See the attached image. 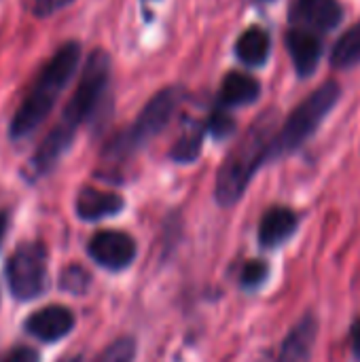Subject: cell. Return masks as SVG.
<instances>
[{"label": "cell", "mask_w": 360, "mask_h": 362, "mask_svg": "<svg viewBox=\"0 0 360 362\" xmlns=\"http://www.w3.org/2000/svg\"><path fill=\"white\" fill-rule=\"evenodd\" d=\"M108 78H110V57L104 51H93L83 68L81 81L72 98L68 100L62 112V121L51 129V134L45 138V142L38 146L36 155L32 157L34 174L38 176L47 174L59 161V157L68 151L79 125H83L91 117L95 106L100 104L106 91Z\"/></svg>", "instance_id": "cell-1"}, {"label": "cell", "mask_w": 360, "mask_h": 362, "mask_svg": "<svg viewBox=\"0 0 360 362\" xmlns=\"http://www.w3.org/2000/svg\"><path fill=\"white\" fill-rule=\"evenodd\" d=\"M276 112L267 110L263 112L240 138V142L227 153L225 161L221 163L219 176H216V187H214V197L221 208H231L236 206L257 170L269 161L272 144L278 134L276 129Z\"/></svg>", "instance_id": "cell-2"}, {"label": "cell", "mask_w": 360, "mask_h": 362, "mask_svg": "<svg viewBox=\"0 0 360 362\" xmlns=\"http://www.w3.org/2000/svg\"><path fill=\"white\" fill-rule=\"evenodd\" d=\"M79 59H81L79 42H66L45 64V68L40 70L38 78L34 81L32 89L28 91L25 100L21 102L8 125V136L13 140H21L30 136L45 121V117L55 106L59 93L74 76L79 68Z\"/></svg>", "instance_id": "cell-3"}, {"label": "cell", "mask_w": 360, "mask_h": 362, "mask_svg": "<svg viewBox=\"0 0 360 362\" xmlns=\"http://www.w3.org/2000/svg\"><path fill=\"white\" fill-rule=\"evenodd\" d=\"M339 95H342V89L335 81H329L320 85L316 91H312L278 129L274 144H272L269 161L280 159L289 153H295L308 138H312V134L318 129V125L337 104Z\"/></svg>", "instance_id": "cell-4"}, {"label": "cell", "mask_w": 360, "mask_h": 362, "mask_svg": "<svg viewBox=\"0 0 360 362\" xmlns=\"http://www.w3.org/2000/svg\"><path fill=\"white\" fill-rule=\"evenodd\" d=\"M185 89L182 87H166L159 93H155L146 106L140 110L138 119L134 121V125L129 129H125L123 134H119L106 148L108 157L121 159L132 155L134 151H138L140 146H144L153 136H157L172 119V115L176 112L180 100H182Z\"/></svg>", "instance_id": "cell-5"}, {"label": "cell", "mask_w": 360, "mask_h": 362, "mask_svg": "<svg viewBox=\"0 0 360 362\" xmlns=\"http://www.w3.org/2000/svg\"><path fill=\"white\" fill-rule=\"evenodd\" d=\"M6 282L15 299L30 301L45 293L47 288V250L42 244H21L8 257Z\"/></svg>", "instance_id": "cell-6"}, {"label": "cell", "mask_w": 360, "mask_h": 362, "mask_svg": "<svg viewBox=\"0 0 360 362\" xmlns=\"http://www.w3.org/2000/svg\"><path fill=\"white\" fill-rule=\"evenodd\" d=\"M89 257L104 269L121 272L136 259V240L125 231H98L87 246Z\"/></svg>", "instance_id": "cell-7"}, {"label": "cell", "mask_w": 360, "mask_h": 362, "mask_svg": "<svg viewBox=\"0 0 360 362\" xmlns=\"http://www.w3.org/2000/svg\"><path fill=\"white\" fill-rule=\"evenodd\" d=\"M72 329H74V314L64 305L40 308L25 320V331L45 344L64 339Z\"/></svg>", "instance_id": "cell-8"}, {"label": "cell", "mask_w": 360, "mask_h": 362, "mask_svg": "<svg viewBox=\"0 0 360 362\" xmlns=\"http://www.w3.org/2000/svg\"><path fill=\"white\" fill-rule=\"evenodd\" d=\"M318 337V320L314 314H306L286 335L278 362H312Z\"/></svg>", "instance_id": "cell-9"}, {"label": "cell", "mask_w": 360, "mask_h": 362, "mask_svg": "<svg viewBox=\"0 0 360 362\" xmlns=\"http://www.w3.org/2000/svg\"><path fill=\"white\" fill-rule=\"evenodd\" d=\"M299 216L284 206L269 208L259 223V244L263 248H278L295 235Z\"/></svg>", "instance_id": "cell-10"}, {"label": "cell", "mask_w": 360, "mask_h": 362, "mask_svg": "<svg viewBox=\"0 0 360 362\" xmlns=\"http://www.w3.org/2000/svg\"><path fill=\"white\" fill-rule=\"evenodd\" d=\"M125 199L117 193H108V191H100V189H81V193L76 195L74 202V210L76 216L83 221H102L108 216H115L123 210Z\"/></svg>", "instance_id": "cell-11"}, {"label": "cell", "mask_w": 360, "mask_h": 362, "mask_svg": "<svg viewBox=\"0 0 360 362\" xmlns=\"http://www.w3.org/2000/svg\"><path fill=\"white\" fill-rule=\"evenodd\" d=\"M291 17L308 30H333L342 21V4L337 0H297Z\"/></svg>", "instance_id": "cell-12"}, {"label": "cell", "mask_w": 360, "mask_h": 362, "mask_svg": "<svg viewBox=\"0 0 360 362\" xmlns=\"http://www.w3.org/2000/svg\"><path fill=\"white\" fill-rule=\"evenodd\" d=\"M286 47H289V53L293 57L295 70L301 76H310L316 70L320 53H323L320 38L306 28H295L286 36Z\"/></svg>", "instance_id": "cell-13"}, {"label": "cell", "mask_w": 360, "mask_h": 362, "mask_svg": "<svg viewBox=\"0 0 360 362\" xmlns=\"http://www.w3.org/2000/svg\"><path fill=\"white\" fill-rule=\"evenodd\" d=\"M261 95V85L257 78L242 74V72H229L223 78L221 85V102L225 106H246L252 104Z\"/></svg>", "instance_id": "cell-14"}, {"label": "cell", "mask_w": 360, "mask_h": 362, "mask_svg": "<svg viewBox=\"0 0 360 362\" xmlns=\"http://www.w3.org/2000/svg\"><path fill=\"white\" fill-rule=\"evenodd\" d=\"M269 49H272V40H269L267 32L261 30V28L246 30L238 38V45H236V53L246 66L265 64V59L269 57Z\"/></svg>", "instance_id": "cell-15"}, {"label": "cell", "mask_w": 360, "mask_h": 362, "mask_svg": "<svg viewBox=\"0 0 360 362\" xmlns=\"http://www.w3.org/2000/svg\"><path fill=\"white\" fill-rule=\"evenodd\" d=\"M331 64L335 68H352L360 64V21L352 25L333 47Z\"/></svg>", "instance_id": "cell-16"}, {"label": "cell", "mask_w": 360, "mask_h": 362, "mask_svg": "<svg viewBox=\"0 0 360 362\" xmlns=\"http://www.w3.org/2000/svg\"><path fill=\"white\" fill-rule=\"evenodd\" d=\"M204 134L206 127L199 125H191L187 132H182V136L176 140V144L170 151V157L176 163H191L199 157L202 153V142H204Z\"/></svg>", "instance_id": "cell-17"}, {"label": "cell", "mask_w": 360, "mask_h": 362, "mask_svg": "<svg viewBox=\"0 0 360 362\" xmlns=\"http://www.w3.org/2000/svg\"><path fill=\"white\" fill-rule=\"evenodd\" d=\"M269 278V265L261 259H250L244 263L242 272H240V284L246 291H257L261 288Z\"/></svg>", "instance_id": "cell-18"}, {"label": "cell", "mask_w": 360, "mask_h": 362, "mask_svg": "<svg viewBox=\"0 0 360 362\" xmlns=\"http://www.w3.org/2000/svg\"><path fill=\"white\" fill-rule=\"evenodd\" d=\"M59 286L72 295H85L91 286V276L81 265H70L59 276Z\"/></svg>", "instance_id": "cell-19"}, {"label": "cell", "mask_w": 360, "mask_h": 362, "mask_svg": "<svg viewBox=\"0 0 360 362\" xmlns=\"http://www.w3.org/2000/svg\"><path fill=\"white\" fill-rule=\"evenodd\" d=\"M136 361V341L134 337H119L112 341L95 362H134Z\"/></svg>", "instance_id": "cell-20"}, {"label": "cell", "mask_w": 360, "mask_h": 362, "mask_svg": "<svg viewBox=\"0 0 360 362\" xmlns=\"http://www.w3.org/2000/svg\"><path fill=\"white\" fill-rule=\"evenodd\" d=\"M206 129L214 136V138H227L236 132V121L225 115V112H214L208 123H206Z\"/></svg>", "instance_id": "cell-21"}, {"label": "cell", "mask_w": 360, "mask_h": 362, "mask_svg": "<svg viewBox=\"0 0 360 362\" xmlns=\"http://www.w3.org/2000/svg\"><path fill=\"white\" fill-rule=\"evenodd\" d=\"M72 0H34V13L38 17H49L57 11H62L64 6H68Z\"/></svg>", "instance_id": "cell-22"}, {"label": "cell", "mask_w": 360, "mask_h": 362, "mask_svg": "<svg viewBox=\"0 0 360 362\" xmlns=\"http://www.w3.org/2000/svg\"><path fill=\"white\" fill-rule=\"evenodd\" d=\"M0 362H40V356H38V352H36V350L21 346V348L11 350V352H8V354H6V356H4Z\"/></svg>", "instance_id": "cell-23"}, {"label": "cell", "mask_w": 360, "mask_h": 362, "mask_svg": "<svg viewBox=\"0 0 360 362\" xmlns=\"http://www.w3.org/2000/svg\"><path fill=\"white\" fill-rule=\"evenodd\" d=\"M352 348H354V356L360 361V318L352 327Z\"/></svg>", "instance_id": "cell-24"}, {"label": "cell", "mask_w": 360, "mask_h": 362, "mask_svg": "<svg viewBox=\"0 0 360 362\" xmlns=\"http://www.w3.org/2000/svg\"><path fill=\"white\" fill-rule=\"evenodd\" d=\"M6 223H8V218H6V214L0 210V244H2V240H4V233H6Z\"/></svg>", "instance_id": "cell-25"}, {"label": "cell", "mask_w": 360, "mask_h": 362, "mask_svg": "<svg viewBox=\"0 0 360 362\" xmlns=\"http://www.w3.org/2000/svg\"><path fill=\"white\" fill-rule=\"evenodd\" d=\"M59 362H83V356H81V354H76V356H66V358H62Z\"/></svg>", "instance_id": "cell-26"}]
</instances>
